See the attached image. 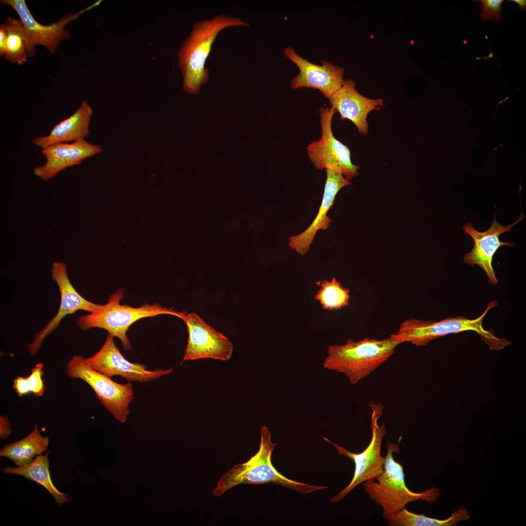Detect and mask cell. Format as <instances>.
<instances>
[{
    "label": "cell",
    "mask_w": 526,
    "mask_h": 526,
    "mask_svg": "<svg viewBox=\"0 0 526 526\" xmlns=\"http://www.w3.org/2000/svg\"><path fill=\"white\" fill-rule=\"evenodd\" d=\"M371 417L372 439L368 447L360 453H353L345 448L323 437L327 442L333 445L337 449L338 454L343 455L352 459L355 468L352 480L344 488L331 499V503L342 501L357 486L364 482L376 480L383 471L384 457L381 455V448L383 437L387 432L386 426L384 422L377 423L378 419L382 415L383 407L380 404L372 403Z\"/></svg>",
    "instance_id": "8"
},
{
    "label": "cell",
    "mask_w": 526,
    "mask_h": 526,
    "mask_svg": "<svg viewBox=\"0 0 526 526\" xmlns=\"http://www.w3.org/2000/svg\"><path fill=\"white\" fill-rule=\"evenodd\" d=\"M49 445V437L42 436L36 424L25 437L4 446L0 455L12 460L15 466H21L31 463L36 455L45 451Z\"/></svg>",
    "instance_id": "21"
},
{
    "label": "cell",
    "mask_w": 526,
    "mask_h": 526,
    "mask_svg": "<svg viewBox=\"0 0 526 526\" xmlns=\"http://www.w3.org/2000/svg\"><path fill=\"white\" fill-rule=\"evenodd\" d=\"M101 1H96L77 13L68 14L56 22L44 25L35 19L24 0L0 1L1 3L12 7L18 14L24 27L26 49L30 57L35 56V46L38 45L45 47L51 53H54L61 42L69 38V33L65 28L66 25L78 19L84 12L98 5Z\"/></svg>",
    "instance_id": "10"
},
{
    "label": "cell",
    "mask_w": 526,
    "mask_h": 526,
    "mask_svg": "<svg viewBox=\"0 0 526 526\" xmlns=\"http://www.w3.org/2000/svg\"><path fill=\"white\" fill-rule=\"evenodd\" d=\"M13 387L19 397L30 392L28 377L18 376L14 380Z\"/></svg>",
    "instance_id": "27"
},
{
    "label": "cell",
    "mask_w": 526,
    "mask_h": 526,
    "mask_svg": "<svg viewBox=\"0 0 526 526\" xmlns=\"http://www.w3.org/2000/svg\"><path fill=\"white\" fill-rule=\"evenodd\" d=\"M124 295L123 289L117 290L100 310L79 317L76 321V325L82 330L91 328L105 329L113 337L120 339L125 350L130 351L132 348L126 333L131 325L136 321L162 314L171 315L182 319L187 314L186 312H178L172 308H168L158 303L152 305L146 303L137 308L122 305L120 301Z\"/></svg>",
    "instance_id": "5"
},
{
    "label": "cell",
    "mask_w": 526,
    "mask_h": 526,
    "mask_svg": "<svg viewBox=\"0 0 526 526\" xmlns=\"http://www.w3.org/2000/svg\"><path fill=\"white\" fill-rule=\"evenodd\" d=\"M317 284H320V288L315 299L319 302L323 309H339L348 305L350 290L342 287L340 282L335 278H333L330 281H319Z\"/></svg>",
    "instance_id": "24"
},
{
    "label": "cell",
    "mask_w": 526,
    "mask_h": 526,
    "mask_svg": "<svg viewBox=\"0 0 526 526\" xmlns=\"http://www.w3.org/2000/svg\"><path fill=\"white\" fill-rule=\"evenodd\" d=\"M239 18L221 14L210 20L197 21L189 35L181 43L177 53L178 65L183 76V90L196 94L209 78L205 67L213 43L220 32L230 26H247Z\"/></svg>",
    "instance_id": "1"
},
{
    "label": "cell",
    "mask_w": 526,
    "mask_h": 526,
    "mask_svg": "<svg viewBox=\"0 0 526 526\" xmlns=\"http://www.w3.org/2000/svg\"><path fill=\"white\" fill-rule=\"evenodd\" d=\"M101 151L100 146L85 139L54 144L42 149L46 162L43 165L35 168L34 173L41 180L47 181L67 168L79 165L84 159Z\"/></svg>",
    "instance_id": "17"
},
{
    "label": "cell",
    "mask_w": 526,
    "mask_h": 526,
    "mask_svg": "<svg viewBox=\"0 0 526 526\" xmlns=\"http://www.w3.org/2000/svg\"><path fill=\"white\" fill-rule=\"evenodd\" d=\"M7 39V31L5 23L0 25V56H3Z\"/></svg>",
    "instance_id": "29"
},
{
    "label": "cell",
    "mask_w": 526,
    "mask_h": 526,
    "mask_svg": "<svg viewBox=\"0 0 526 526\" xmlns=\"http://www.w3.org/2000/svg\"><path fill=\"white\" fill-rule=\"evenodd\" d=\"M68 376L79 378L89 384L100 403L113 416L124 422L129 413V406L134 399L131 382L119 384L111 377L93 369L81 356H74L67 365Z\"/></svg>",
    "instance_id": "7"
},
{
    "label": "cell",
    "mask_w": 526,
    "mask_h": 526,
    "mask_svg": "<svg viewBox=\"0 0 526 526\" xmlns=\"http://www.w3.org/2000/svg\"><path fill=\"white\" fill-rule=\"evenodd\" d=\"M470 518V513L465 507H461L454 511L449 518L445 520H439L422 514H417L404 507L393 514L388 523L389 526H452L460 522L467 521Z\"/></svg>",
    "instance_id": "22"
},
{
    "label": "cell",
    "mask_w": 526,
    "mask_h": 526,
    "mask_svg": "<svg viewBox=\"0 0 526 526\" xmlns=\"http://www.w3.org/2000/svg\"><path fill=\"white\" fill-rule=\"evenodd\" d=\"M42 363L37 364L32 368L30 375L27 376L30 391L37 397L42 395L44 392V385L42 378L44 373Z\"/></svg>",
    "instance_id": "26"
},
{
    "label": "cell",
    "mask_w": 526,
    "mask_h": 526,
    "mask_svg": "<svg viewBox=\"0 0 526 526\" xmlns=\"http://www.w3.org/2000/svg\"><path fill=\"white\" fill-rule=\"evenodd\" d=\"M497 305L495 300L488 303L483 313L474 319L460 316L449 317L439 321L406 319L400 324L397 332L392 335L401 343L407 341L422 346L427 345L433 339L449 334L473 331L480 336L490 350H499L510 342L505 338H497L493 332L486 330L483 327L484 318L489 310Z\"/></svg>",
    "instance_id": "6"
},
{
    "label": "cell",
    "mask_w": 526,
    "mask_h": 526,
    "mask_svg": "<svg viewBox=\"0 0 526 526\" xmlns=\"http://www.w3.org/2000/svg\"><path fill=\"white\" fill-rule=\"evenodd\" d=\"M188 338L184 360L212 358L226 361L231 358L233 346L229 339L207 323L196 313L185 315Z\"/></svg>",
    "instance_id": "12"
},
{
    "label": "cell",
    "mask_w": 526,
    "mask_h": 526,
    "mask_svg": "<svg viewBox=\"0 0 526 526\" xmlns=\"http://www.w3.org/2000/svg\"><path fill=\"white\" fill-rule=\"evenodd\" d=\"M86 362L93 369L101 374L110 377L119 376L129 382H146L173 371L172 368L148 370L146 365L129 361L117 348L113 337L109 333L100 349L92 357L86 358Z\"/></svg>",
    "instance_id": "13"
},
{
    "label": "cell",
    "mask_w": 526,
    "mask_h": 526,
    "mask_svg": "<svg viewBox=\"0 0 526 526\" xmlns=\"http://www.w3.org/2000/svg\"><path fill=\"white\" fill-rule=\"evenodd\" d=\"M5 24L7 39L3 56L11 63L23 64L28 56L23 24L20 19L9 17Z\"/></svg>",
    "instance_id": "23"
},
{
    "label": "cell",
    "mask_w": 526,
    "mask_h": 526,
    "mask_svg": "<svg viewBox=\"0 0 526 526\" xmlns=\"http://www.w3.org/2000/svg\"><path fill=\"white\" fill-rule=\"evenodd\" d=\"M93 114L92 108L83 100L72 114L55 125L48 134L37 136L32 143L42 149L57 143L85 139L90 133V123Z\"/></svg>",
    "instance_id": "19"
},
{
    "label": "cell",
    "mask_w": 526,
    "mask_h": 526,
    "mask_svg": "<svg viewBox=\"0 0 526 526\" xmlns=\"http://www.w3.org/2000/svg\"><path fill=\"white\" fill-rule=\"evenodd\" d=\"M387 446L382 473L376 480L363 482V487L370 499L381 507L382 517L388 522L393 514L405 507L408 503L419 500L434 502L441 493L435 487L420 493L410 490L405 483L403 467L393 455L394 452H399L398 444L388 441Z\"/></svg>",
    "instance_id": "4"
},
{
    "label": "cell",
    "mask_w": 526,
    "mask_h": 526,
    "mask_svg": "<svg viewBox=\"0 0 526 526\" xmlns=\"http://www.w3.org/2000/svg\"><path fill=\"white\" fill-rule=\"evenodd\" d=\"M66 268V264L63 262H56L52 264V279L58 287L60 294V305L56 314L44 328L35 334L34 340L27 345L31 356H35L44 339L56 329L67 315L80 310L93 313L103 307V305L88 301L78 293L69 279Z\"/></svg>",
    "instance_id": "11"
},
{
    "label": "cell",
    "mask_w": 526,
    "mask_h": 526,
    "mask_svg": "<svg viewBox=\"0 0 526 526\" xmlns=\"http://www.w3.org/2000/svg\"><path fill=\"white\" fill-rule=\"evenodd\" d=\"M326 179L321 205L311 224L300 234L288 238V246L301 255L306 254L316 233L319 230L327 229L332 220L327 215L333 205L338 192L343 187L350 185V180L339 172L325 169Z\"/></svg>",
    "instance_id": "18"
},
{
    "label": "cell",
    "mask_w": 526,
    "mask_h": 526,
    "mask_svg": "<svg viewBox=\"0 0 526 526\" xmlns=\"http://www.w3.org/2000/svg\"><path fill=\"white\" fill-rule=\"evenodd\" d=\"M284 54L300 71L291 80L293 89H317L329 99L341 86L344 80L343 68L326 60H322L321 65L311 63L299 56L290 47L284 49Z\"/></svg>",
    "instance_id": "14"
},
{
    "label": "cell",
    "mask_w": 526,
    "mask_h": 526,
    "mask_svg": "<svg viewBox=\"0 0 526 526\" xmlns=\"http://www.w3.org/2000/svg\"><path fill=\"white\" fill-rule=\"evenodd\" d=\"M481 3V19L484 21L491 20L499 22L502 19L501 15L502 4L503 0H475Z\"/></svg>",
    "instance_id": "25"
},
{
    "label": "cell",
    "mask_w": 526,
    "mask_h": 526,
    "mask_svg": "<svg viewBox=\"0 0 526 526\" xmlns=\"http://www.w3.org/2000/svg\"><path fill=\"white\" fill-rule=\"evenodd\" d=\"M524 217L525 215L521 212L516 221L510 225L505 226L497 222L494 215L490 227L484 232L477 231L470 223L463 226L464 233L469 235L474 243L473 248L465 255L463 260L470 266L475 264L479 265L486 273L488 278V283L491 285H495L498 283L492 264L494 255L502 246L512 247L515 245L512 242L501 241L499 236L504 232H510L511 227L520 223Z\"/></svg>",
    "instance_id": "15"
},
{
    "label": "cell",
    "mask_w": 526,
    "mask_h": 526,
    "mask_svg": "<svg viewBox=\"0 0 526 526\" xmlns=\"http://www.w3.org/2000/svg\"><path fill=\"white\" fill-rule=\"evenodd\" d=\"M508 1H512L517 3L519 5L518 10H526V0H509Z\"/></svg>",
    "instance_id": "30"
},
{
    "label": "cell",
    "mask_w": 526,
    "mask_h": 526,
    "mask_svg": "<svg viewBox=\"0 0 526 526\" xmlns=\"http://www.w3.org/2000/svg\"><path fill=\"white\" fill-rule=\"evenodd\" d=\"M50 451L44 455H38L31 463L17 467H7L2 470L5 474L21 475L44 487L59 505L68 502L69 495L59 491L53 483L50 476L49 455Z\"/></svg>",
    "instance_id": "20"
},
{
    "label": "cell",
    "mask_w": 526,
    "mask_h": 526,
    "mask_svg": "<svg viewBox=\"0 0 526 526\" xmlns=\"http://www.w3.org/2000/svg\"><path fill=\"white\" fill-rule=\"evenodd\" d=\"M335 113V109L331 106L320 108L321 136L319 140L308 145L307 154L317 169L341 172L350 180L358 174L359 167L352 163L348 146L338 140L333 134L332 122Z\"/></svg>",
    "instance_id": "9"
},
{
    "label": "cell",
    "mask_w": 526,
    "mask_h": 526,
    "mask_svg": "<svg viewBox=\"0 0 526 526\" xmlns=\"http://www.w3.org/2000/svg\"><path fill=\"white\" fill-rule=\"evenodd\" d=\"M400 343L392 334L381 340L365 338L355 342L349 338L344 344L328 347L323 366L343 374L354 385L387 360Z\"/></svg>",
    "instance_id": "3"
},
{
    "label": "cell",
    "mask_w": 526,
    "mask_h": 526,
    "mask_svg": "<svg viewBox=\"0 0 526 526\" xmlns=\"http://www.w3.org/2000/svg\"><path fill=\"white\" fill-rule=\"evenodd\" d=\"M356 86L353 80H344L340 88L329 98V103L338 113L340 119L351 121L358 132L365 135L368 132L369 113L383 107V100L365 97L357 91Z\"/></svg>",
    "instance_id": "16"
},
{
    "label": "cell",
    "mask_w": 526,
    "mask_h": 526,
    "mask_svg": "<svg viewBox=\"0 0 526 526\" xmlns=\"http://www.w3.org/2000/svg\"><path fill=\"white\" fill-rule=\"evenodd\" d=\"M12 433L11 423L7 416H0V437L5 439L9 437Z\"/></svg>",
    "instance_id": "28"
},
{
    "label": "cell",
    "mask_w": 526,
    "mask_h": 526,
    "mask_svg": "<svg viewBox=\"0 0 526 526\" xmlns=\"http://www.w3.org/2000/svg\"><path fill=\"white\" fill-rule=\"evenodd\" d=\"M271 433L266 426L261 429V442L258 451L246 462L235 465L224 473L212 490L214 497H219L237 485L274 483L302 494L328 488L311 485L289 479L279 473L271 462V456L277 445L271 440Z\"/></svg>",
    "instance_id": "2"
}]
</instances>
